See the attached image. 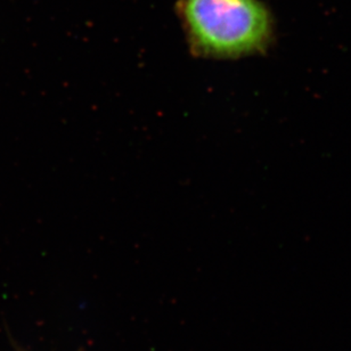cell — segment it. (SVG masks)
Masks as SVG:
<instances>
[{
    "instance_id": "cell-1",
    "label": "cell",
    "mask_w": 351,
    "mask_h": 351,
    "mask_svg": "<svg viewBox=\"0 0 351 351\" xmlns=\"http://www.w3.org/2000/svg\"><path fill=\"white\" fill-rule=\"evenodd\" d=\"M179 14L189 49L204 58H237L263 51L273 34L259 0H180Z\"/></svg>"
}]
</instances>
